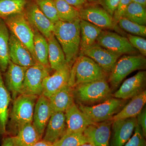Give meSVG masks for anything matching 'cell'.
I'll return each instance as SVG.
<instances>
[{"label":"cell","mask_w":146,"mask_h":146,"mask_svg":"<svg viewBox=\"0 0 146 146\" xmlns=\"http://www.w3.org/2000/svg\"><path fill=\"white\" fill-rule=\"evenodd\" d=\"M137 123L142 129L144 136H146V109L144 107L136 117Z\"/></svg>","instance_id":"ab89813d"},{"label":"cell","mask_w":146,"mask_h":146,"mask_svg":"<svg viewBox=\"0 0 146 146\" xmlns=\"http://www.w3.org/2000/svg\"><path fill=\"white\" fill-rule=\"evenodd\" d=\"M96 43L111 52L120 56L138 54V51L131 44L127 37L112 32L102 31Z\"/></svg>","instance_id":"9c48e42d"},{"label":"cell","mask_w":146,"mask_h":146,"mask_svg":"<svg viewBox=\"0 0 146 146\" xmlns=\"http://www.w3.org/2000/svg\"><path fill=\"white\" fill-rule=\"evenodd\" d=\"M32 28L34 32L33 48L35 60L37 63L50 67L48 58V40L36 29L33 27Z\"/></svg>","instance_id":"83f0119b"},{"label":"cell","mask_w":146,"mask_h":146,"mask_svg":"<svg viewBox=\"0 0 146 146\" xmlns=\"http://www.w3.org/2000/svg\"><path fill=\"white\" fill-rule=\"evenodd\" d=\"M74 99L79 105L92 106L112 96V89L107 80H101L79 84L73 88Z\"/></svg>","instance_id":"3957f363"},{"label":"cell","mask_w":146,"mask_h":146,"mask_svg":"<svg viewBox=\"0 0 146 146\" xmlns=\"http://www.w3.org/2000/svg\"><path fill=\"white\" fill-rule=\"evenodd\" d=\"M146 103V90L131 98L130 101L112 117V121L127 118L136 117L145 107Z\"/></svg>","instance_id":"603a6c76"},{"label":"cell","mask_w":146,"mask_h":146,"mask_svg":"<svg viewBox=\"0 0 146 146\" xmlns=\"http://www.w3.org/2000/svg\"><path fill=\"white\" fill-rule=\"evenodd\" d=\"M54 2L59 21L72 22L80 18L78 9L70 5L65 0H54Z\"/></svg>","instance_id":"4dcf8cb0"},{"label":"cell","mask_w":146,"mask_h":146,"mask_svg":"<svg viewBox=\"0 0 146 146\" xmlns=\"http://www.w3.org/2000/svg\"><path fill=\"white\" fill-rule=\"evenodd\" d=\"M80 146H94L92 144L90 143H84L82 144V145H81Z\"/></svg>","instance_id":"bcb514c9"},{"label":"cell","mask_w":146,"mask_h":146,"mask_svg":"<svg viewBox=\"0 0 146 146\" xmlns=\"http://www.w3.org/2000/svg\"><path fill=\"white\" fill-rule=\"evenodd\" d=\"M70 5L79 10L89 4L86 0H65Z\"/></svg>","instance_id":"60d3db41"},{"label":"cell","mask_w":146,"mask_h":146,"mask_svg":"<svg viewBox=\"0 0 146 146\" xmlns=\"http://www.w3.org/2000/svg\"><path fill=\"white\" fill-rule=\"evenodd\" d=\"M120 0H101L99 4L113 18Z\"/></svg>","instance_id":"74e56055"},{"label":"cell","mask_w":146,"mask_h":146,"mask_svg":"<svg viewBox=\"0 0 146 146\" xmlns=\"http://www.w3.org/2000/svg\"><path fill=\"white\" fill-rule=\"evenodd\" d=\"M51 68L37 63L27 68L21 94L39 96L43 93L44 79L49 75Z\"/></svg>","instance_id":"ba28073f"},{"label":"cell","mask_w":146,"mask_h":146,"mask_svg":"<svg viewBox=\"0 0 146 146\" xmlns=\"http://www.w3.org/2000/svg\"><path fill=\"white\" fill-rule=\"evenodd\" d=\"M65 133L83 132L87 126L94 123L75 103L65 111Z\"/></svg>","instance_id":"ffe728a7"},{"label":"cell","mask_w":146,"mask_h":146,"mask_svg":"<svg viewBox=\"0 0 146 146\" xmlns=\"http://www.w3.org/2000/svg\"><path fill=\"white\" fill-rule=\"evenodd\" d=\"M145 138L142 129L137 125L133 134L124 146H146Z\"/></svg>","instance_id":"d590c367"},{"label":"cell","mask_w":146,"mask_h":146,"mask_svg":"<svg viewBox=\"0 0 146 146\" xmlns=\"http://www.w3.org/2000/svg\"><path fill=\"white\" fill-rule=\"evenodd\" d=\"M127 103V101L110 98L99 104L92 106L79 105V108L94 123L111 120Z\"/></svg>","instance_id":"8992f818"},{"label":"cell","mask_w":146,"mask_h":146,"mask_svg":"<svg viewBox=\"0 0 146 146\" xmlns=\"http://www.w3.org/2000/svg\"><path fill=\"white\" fill-rule=\"evenodd\" d=\"M127 39L131 44L141 54L146 56V40L143 37L133 35L130 34L127 35Z\"/></svg>","instance_id":"8d00e7d4"},{"label":"cell","mask_w":146,"mask_h":146,"mask_svg":"<svg viewBox=\"0 0 146 146\" xmlns=\"http://www.w3.org/2000/svg\"><path fill=\"white\" fill-rule=\"evenodd\" d=\"M78 19L72 22L60 21L54 24L53 34L65 54L66 61L72 68L80 52V21Z\"/></svg>","instance_id":"6da1fadb"},{"label":"cell","mask_w":146,"mask_h":146,"mask_svg":"<svg viewBox=\"0 0 146 146\" xmlns=\"http://www.w3.org/2000/svg\"><path fill=\"white\" fill-rule=\"evenodd\" d=\"M29 0H0V19L23 12Z\"/></svg>","instance_id":"f546056e"},{"label":"cell","mask_w":146,"mask_h":146,"mask_svg":"<svg viewBox=\"0 0 146 146\" xmlns=\"http://www.w3.org/2000/svg\"><path fill=\"white\" fill-rule=\"evenodd\" d=\"M79 10L80 18L101 29H116L117 25L113 18L104 9L97 5L91 4Z\"/></svg>","instance_id":"8fae6325"},{"label":"cell","mask_w":146,"mask_h":146,"mask_svg":"<svg viewBox=\"0 0 146 146\" xmlns=\"http://www.w3.org/2000/svg\"><path fill=\"white\" fill-rule=\"evenodd\" d=\"M1 146H15L13 136L5 137L3 139Z\"/></svg>","instance_id":"b9f144b4"},{"label":"cell","mask_w":146,"mask_h":146,"mask_svg":"<svg viewBox=\"0 0 146 146\" xmlns=\"http://www.w3.org/2000/svg\"><path fill=\"white\" fill-rule=\"evenodd\" d=\"M102 31V29L89 22L80 20V54L96 43L97 39Z\"/></svg>","instance_id":"d4e9b609"},{"label":"cell","mask_w":146,"mask_h":146,"mask_svg":"<svg viewBox=\"0 0 146 146\" xmlns=\"http://www.w3.org/2000/svg\"><path fill=\"white\" fill-rule=\"evenodd\" d=\"M31 146H53V144L47 142L44 140H39Z\"/></svg>","instance_id":"7bdbcfd3"},{"label":"cell","mask_w":146,"mask_h":146,"mask_svg":"<svg viewBox=\"0 0 146 146\" xmlns=\"http://www.w3.org/2000/svg\"><path fill=\"white\" fill-rule=\"evenodd\" d=\"M43 140L53 144L66 132V124L64 112L54 113L51 116L46 128Z\"/></svg>","instance_id":"44dd1931"},{"label":"cell","mask_w":146,"mask_h":146,"mask_svg":"<svg viewBox=\"0 0 146 146\" xmlns=\"http://www.w3.org/2000/svg\"><path fill=\"white\" fill-rule=\"evenodd\" d=\"M146 82V72L141 71L126 80L112 97L127 100L145 91Z\"/></svg>","instance_id":"4fadbf2b"},{"label":"cell","mask_w":146,"mask_h":146,"mask_svg":"<svg viewBox=\"0 0 146 146\" xmlns=\"http://www.w3.org/2000/svg\"><path fill=\"white\" fill-rule=\"evenodd\" d=\"M10 33L3 19H0V71L5 72L10 61L9 39Z\"/></svg>","instance_id":"f1b7e54d"},{"label":"cell","mask_w":146,"mask_h":146,"mask_svg":"<svg viewBox=\"0 0 146 146\" xmlns=\"http://www.w3.org/2000/svg\"><path fill=\"white\" fill-rule=\"evenodd\" d=\"M122 17L141 25L146 26L145 7L131 2L126 9Z\"/></svg>","instance_id":"1f68e13d"},{"label":"cell","mask_w":146,"mask_h":146,"mask_svg":"<svg viewBox=\"0 0 146 146\" xmlns=\"http://www.w3.org/2000/svg\"><path fill=\"white\" fill-rule=\"evenodd\" d=\"M38 98L36 96L21 94L14 100L9 127L15 136L21 127L32 123L35 106Z\"/></svg>","instance_id":"277c9868"},{"label":"cell","mask_w":146,"mask_h":146,"mask_svg":"<svg viewBox=\"0 0 146 146\" xmlns=\"http://www.w3.org/2000/svg\"><path fill=\"white\" fill-rule=\"evenodd\" d=\"M47 39L48 44V58L51 69L58 70L68 65L64 52L53 33Z\"/></svg>","instance_id":"cb8c5ba5"},{"label":"cell","mask_w":146,"mask_h":146,"mask_svg":"<svg viewBox=\"0 0 146 146\" xmlns=\"http://www.w3.org/2000/svg\"><path fill=\"white\" fill-rule=\"evenodd\" d=\"M132 2L137 3L143 6L146 7V0H132Z\"/></svg>","instance_id":"ee69618b"},{"label":"cell","mask_w":146,"mask_h":146,"mask_svg":"<svg viewBox=\"0 0 146 146\" xmlns=\"http://www.w3.org/2000/svg\"><path fill=\"white\" fill-rule=\"evenodd\" d=\"M146 59L142 54H125L120 58L108 76L111 89H115L131 73L146 68Z\"/></svg>","instance_id":"5b68a950"},{"label":"cell","mask_w":146,"mask_h":146,"mask_svg":"<svg viewBox=\"0 0 146 146\" xmlns=\"http://www.w3.org/2000/svg\"><path fill=\"white\" fill-rule=\"evenodd\" d=\"M10 60L16 65L29 68L37 63L29 50L10 33L9 39Z\"/></svg>","instance_id":"2e32d148"},{"label":"cell","mask_w":146,"mask_h":146,"mask_svg":"<svg viewBox=\"0 0 146 146\" xmlns=\"http://www.w3.org/2000/svg\"><path fill=\"white\" fill-rule=\"evenodd\" d=\"M117 24L122 29L131 35L143 37L146 36V26L141 25L123 17L119 20Z\"/></svg>","instance_id":"836d02e7"},{"label":"cell","mask_w":146,"mask_h":146,"mask_svg":"<svg viewBox=\"0 0 146 146\" xmlns=\"http://www.w3.org/2000/svg\"><path fill=\"white\" fill-rule=\"evenodd\" d=\"M81 54L94 60L108 75L121 56L103 48L97 43L85 50Z\"/></svg>","instance_id":"5bb4252c"},{"label":"cell","mask_w":146,"mask_h":146,"mask_svg":"<svg viewBox=\"0 0 146 146\" xmlns=\"http://www.w3.org/2000/svg\"><path fill=\"white\" fill-rule=\"evenodd\" d=\"M89 143L83 132L65 133L53 144V146H80Z\"/></svg>","instance_id":"d6a6232c"},{"label":"cell","mask_w":146,"mask_h":146,"mask_svg":"<svg viewBox=\"0 0 146 146\" xmlns=\"http://www.w3.org/2000/svg\"><path fill=\"white\" fill-rule=\"evenodd\" d=\"M87 2L91 4H99L101 0H86Z\"/></svg>","instance_id":"f6af8a7d"},{"label":"cell","mask_w":146,"mask_h":146,"mask_svg":"<svg viewBox=\"0 0 146 146\" xmlns=\"http://www.w3.org/2000/svg\"><path fill=\"white\" fill-rule=\"evenodd\" d=\"M71 67L67 65L64 68L55 71L52 75L45 78L43 81L42 95L49 98L58 91L68 84Z\"/></svg>","instance_id":"ac0fdd59"},{"label":"cell","mask_w":146,"mask_h":146,"mask_svg":"<svg viewBox=\"0 0 146 146\" xmlns=\"http://www.w3.org/2000/svg\"><path fill=\"white\" fill-rule=\"evenodd\" d=\"M51 115L48 98L41 95L38 97L35 106L32 123L41 137Z\"/></svg>","instance_id":"d6986e66"},{"label":"cell","mask_w":146,"mask_h":146,"mask_svg":"<svg viewBox=\"0 0 146 146\" xmlns=\"http://www.w3.org/2000/svg\"><path fill=\"white\" fill-rule=\"evenodd\" d=\"M137 125L136 117L112 121L110 146H124L133 135Z\"/></svg>","instance_id":"7c38bea8"},{"label":"cell","mask_w":146,"mask_h":146,"mask_svg":"<svg viewBox=\"0 0 146 146\" xmlns=\"http://www.w3.org/2000/svg\"><path fill=\"white\" fill-rule=\"evenodd\" d=\"M3 20L10 33L28 48L35 58L34 32L32 27L27 20L23 12L14 14Z\"/></svg>","instance_id":"52a82bcc"},{"label":"cell","mask_w":146,"mask_h":146,"mask_svg":"<svg viewBox=\"0 0 146 146\" xmlns=\"http://www.w3.org/2000/svg\"><path fill=\"white\" fill-rule=\"evenodd\" d=\"M41 11L53 23L59 21L54 0H34Z\"/></svg>","instance_id":"e575fe53"},{"label":"cell","mask_w":146,"mask_h":146,"mask_svg":"<svg viewBox=\"0 0 146 146\" xmlns=\"http://www.w3.org/2000/svg\"><path fill=\"white\" fill-rule=\"evenodd\" d=\"M13 138L15 146H31L42 137L32 123H30L21 127Z\"/></svg>","instance_id":"4316f807"},{"label":"cell","mask_w":146,"mask_h":146,"mask_svg":"<svg viewBox=\"0 0 146 146\" xmlns=\"http://www.w3.org/2000/svg\"><path fill=\"white\" fill-rule=\"evenodd\" d=\"M48 99L52 115L56 112H65L74 103L73 89L68 84Z\"/></svg>","instance_id":"7402d4cb"},{"label":"cell","mask_w":146,"mask_h":146,"mask_svg":"<svg viewBox=\"0 0 146 146\" xmlns=\"http://www.w3.org/2000/svg\"><path fill=\"white\" fill-rule=\"evenodd\" d=\"M108 76L94 60L80 54L71 68L68 85L73 89L82 84L107 80Z\"/></svg>","instance_id":"7a4b0ae2"},{"label":"cell","mask_w":146,"mask_h":146,"mask_svg":"<svg viewBox=\"0 0 146 146\" xmlns=\"http://www.w3.org/2000/svg\"><path fill=\"white\" fill-rule=\"evenodd\" d=\"M11 97L6 87L0 71V135H5L7 133V125L8 121L9 107Z\"/></svg>","instance_id":"484cf974"},{"label":"cell","mask_w":146,"mask_h":146,"mask_svg":"<svg viewBox=\"0 0 146 146\" xmlns=\"http://www.w3.org/2000/svg\"><path fill=\"white\" fill-rule=\"evenodd\" d=\"M132 0H120L119 5L113 17L114 23L117 25L118 21L122 18L128 6Z\"/></svg>","instance_id":"f35d334b"},{"label":"cell","mask_w":146,"mask_h":146,"mask_svg":"<svg viewBox=\"0 0 146 146\" xmlns=\"http://www.w3.org/2000/svg\"><path fill=\"white\" fill-rule=\"evenodd\" d=\"M9 61L5 75V86L13 100L21 94L25 74L27 68Z\"/></svg>","instance_id":"e0dca14e"},{"label":"cell","mask_w":146,"mask_h":146,"mask_svg":"<svg viewBox=\"0 0 146 146\" xmlns=\"http://www.w3.org/2000/svg\"><path fill=\"white\" fill-rule=\"evenodd\" d=\"M112 120L94 123L87 126L83 133L94 146H110Z\"/></svg>","instance_id":"9a60e30c"},{"label":"cell","mask_w":146,"mask_h":146,"mask_svg":"<svg viewBox=\"0 0 146 146\" xmlns=\"http://www.w3.org/2000/svg\"><path fill=\"white\" fill-rule=\"evenodd\" d=\"M23 13L31 26L36 29L46 39L53 33L54 24L41 11L34 0H29Z\"/></svg>","instance_id":"30bf717a"}]
</instances>
